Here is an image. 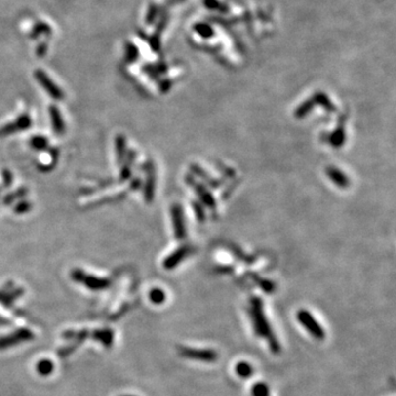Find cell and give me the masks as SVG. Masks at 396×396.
I'll use <instances>...</instances> for the list:
<instances>
[{"label":"cell","instance_id":"obj_1","mask_svg":"<svg viewBox=\"0 0 396 396\" xmlns=\"http://www.w3.org/2000/svg\"><path fill=\"white\" fill-rule=\"evenodd\" d=\"M250 314L253 321V328L255 334L259 337L265 338V339L268 340L270 349H271L273 354L275 355L279 354V352H281V346H279L278 340L277 339V337H275L267 317H265V314L263 311V304L259 297H253L251 299Z\"/></svg>","mask_w":396,"mask_h":396},{"label":"cell","instance_id":"obj_2","mask_svg":"<svg viewBox=\"0 0 396 396\" xmlns=\"http://www.w3.org/2000/svg\"><path fill=\"white\" fill-rule=\"evenodd\" d=\"M71 277L76 283H80L85 285L87 288L91 289V291H104V289L108 288L112 285V281L108 278H103L95 277V275H90L85 273L83 270L75 269L71 273Z\"/></svg>","mask_w":396,"mask_h":396},{"label":"cell","instance_id":"obj_3","mask_svg":"<svg viewBox=\"0 0 396 396\" xmlns=\"http://www.w3.org/2000/svg\"><path fill=\"white\" fill-rule=\"evenodd\" d=\"M296 317L297 320L302 323L303 327L305 328L307 331H310V334L315 338V339L317 340L325 339L326 337L325 330L322 329L320 323L315 319V317H314L310 312L306 310L298 311L296 314Z\"/></svg>","mask_w":396,"mask_h":396},{"label":"cell","instance_id":"obj_4","mask_svg":"<svg viewBox=\"0 0 396 396\" xmlns=\"http://www.w3.org/2000/svg\"><path fill=\"white\" fill-rule=\"evenodd\" d=\"M180 355L186 359L198 360L202 362H215L218 359V354L212 349H197V348L180 347Z\"/></svg>","mask_w":396,"mask_h":396},{"label":"cell","instance_id":"obj_5","mask_svg":"<svg viewBox=\"0 0 396 396\" xmlns=\"http://www.w3.org/2000/svg\"><path fill=\"white\" fill-rule=\"evenodd\" d=\"M35 77L38 80V83L43 87V89L50 95L51 98L54 100H62L64 98L63 90L42 70H37L35 72Z\"/></svg>","mask_w":396,"mask_h":396},{"label":"cell","instance_id":"obj_6","mask_svg":"<svg viewBox=\"0 0 396 396\" xmlns=\"http://www.w3.org/2000/svg\"><path fill=\"white\" fill-rule=\"evenodd\" d=\"M32 125V119L28 114H22L20 117L0 128V138L8 137L11 134L25 131Z\"/></svg>","mask_w":396,"mask_h":396},{"label":"cell","instance_id":"obj_7","mask_svg":"<svg viewBox=\"0 0 396 396\" xmlns=\"http://www.w3.org/2000/svg\"><path fill=\"white\" fill-rule=\"evenodd\" d=\"M33 339V334L28 329H20L12 335L6 337H0V349H7L12 346L19 345L20 342Z\"/></svg>","mask_w":396,"mask_h":396},{"label":"cell","instance_id":"obj_8","mask_svg":"<svg viewBox=\"0 0 396 396\" xmlns=\"http://www.w3.org/2000/svg\"><path fill=\"white\" fill-rule=\"evenodd\" d=\"M172 216V224L174 228V234L177 240H183L186 236L184 216H183V210L180 205H174L171 209Z\"/></svg>","mask_w":396,"mask_h":396},{"label":"cell","instance_id":"obj_9","mask_svg":"<svg viewBox=\"0 0 396 396\" xmlns=\"http://www.w3.org/2000/svg\"><path fill=\"white\" fill-rule=\"evenodd\" d=\"M49 115L51 119V124L52 129L54 130L55 134L57 136H63L65 133L66 125L64 122V119H63V116L60 112V109L56 107L55 105H51L49 108Z\"/></svg>","mask_w":396,"mask_h":396},{"label":"cell","instance_id":"obj_10","mask_svg":"<svg viewBox=\"0 0 396 396\" xmlns=\"http://www.w3.org/2000/svg\"><path fill=\"white\" fill-rule=\"evenodd\" d=\"M156 193V173H154L153 164L150 163L147 166V178L144 184V199L150 204L154 198Z\"/></svg>","mask_w":396,"mask_h":396},{"label":"cell","instance_id":"obj_11","mask_svg":"<svg viewBox=\"0 0 396 396\" xmlns=\"http://www.w3.org/2000/svg\"><path fill=\"white\" fill-rule=\"evenodd\" d=\"M188 252H190L188 247H182L180 249H177L176 251H174L173 253H171L165 260H164L163 268L165 270H172L174 268H176L177 265L186 258Z\"/></svg>","mask_w":396,"mask_h":396},{"label":"cell","instance_id":"obj_12","mask_svg":"<svg viewBox=\"0 0 396 396\" xmlns=\"http://www.w3.org/2000/svg\"><path fill=\"white\" fill-rule=\"evenodd\" d=\"M134 160H136V152L132 151V150H129L123 163L121 164V170L119 173L120 182H125L131 177V166L134 163Z\"/></svg>","mask_w":396,"mask_h":396},{"label":"cell","instance_id":"obj_13","mask_svg":"<svg viewBox=\"0 0 396 396\" xmlns=\"http://www.w3.org/2000/svg\"><path fill=\"white\" fill-rule=\"evenodd\" d=\"M327 174H328V177H329L337 186H339L341 188H347L350 185V181H349V178L347 177L346 174L342 173L340 170H338V168H336V167H332V166L328 167Z\"/></svg>","mask_w":396,"mask_h":396},{"label":"cell","instance_id":"obj_14","mask_svg":"<svg viewBox=\"0 0 396 396\" xmlns=\"http://www.w3.org/2000/svg\"><path fill=\"white\" fill-rule=\"evenodd\" d=\"M115 149H116V158H117L118 165H121L123 163L125 156H127V141L122 134H118L115 139Z\"/></svg>","mask_w":396,"mask_h":396},{"label":"cell","instance_id":"obj_15","mask_svg":"<svg viewBox=\"0 0 396 396\" xmlns=\"http://www.w3.org/2000/svg\"><path fill=\"white\" fill-rule=\"evenodd\" d=\"M27 194H28V188L26 187L18 188V190L9 193V194L3 197V204L6 206L16 204L17 201L23 199V198L27 196Z\"/></svg>","mask_w":396,"mask_h":396},{"label":"cell","instance_id":"obj_16","mask_svg":"<svg viewBox=\"0 0 396 396\" xmlns=\"http://www.w3.org/2000/svg\"><path fill=\"white\" fill-rule=\"evenodd\" d=\"M91 337H94L96 340H99L101 344H103L105 347L109 348L112 346L113 341H114V334L113 331L110 329H104V330H98V331H95L94 335H90Z\"/></svg>","mask_w":396,"mask_h":396},{"label":"cell","instance_id":"obj_17","mask_svg":"<svg viewBox=\"0 0 396 396\" xmlns=\"http://www.w3.org/2000/svg\"><path fill=\"white\" fill-rule=\"evenodd\" d=\"M194 187H195V190H196V192L198 193V195H199V197L201 198L202 199V201H204V204L206 205V206H208L209 208H214V207L216 206V201H215V198L212 197L210 194H209V192H207L204 187H202L201 185H199V184H197V183H194Z\"/></svg>","mask_w":396,"mask_h":396},{"label":"cell","instance_id":"obj_18","mask_svg":"<svg viewBox=\"0 0 396 396\" xmlns=\"http://www.w3.org/2000/svg\"><path fill=\"white\" fill-rule=\"evenodd\" d=\"M30 146L37 151H43L49 148V139L43 136H33L30 139Z\"/></svg>","mask_w":396,"mask_h":396},{"label":"cell","instance_id":"obj_19","mask_svg":"<svg viewBox=\"0 0 396 396\" xmlns=\"http://www.w3.org/2000/svg\"><path fill=\"white\" fill-rule=\"evenodd\" d=\"M236 373L241 376V378L247 379L253 374V368L248 362H239L236 365Z\"/></svg>","mask_w":396,"mask_h":396},{"label":"cell","instance_id":"obj_20","mask_svg":"<svg viewBox=\"0 0 396 396\" xmlns=\"http://www.w3.org/2000/svg\"><path fill=\"white\" fill-rule=\"evenodd\" d=\"M149 298H150V301H151L153 304L160 305V304H163L164 302H165L166 294L164 293L163 289L154 287V288L151 289V291H150Z\"/></svg>","mask_w":396,"mask_h":396},{"label":"cell","instance_id":"obj_21","mask_svg":"<svg viewBox=\"0 0 396 396\" xmlns=\"http://www.w3.org/2000/svg\"><path fill=\"white\" fill-rule=\"evenodd\" d=\"M37 369H38L39 373H40L41 375H49L53 372V369H54V364H53L52 362L47 359L41 360L38 363Z\"/></svg>","mask_w":396,"mask_h":396},{"label":"cell","instance_id":"obj_22","mask_svg":"<svg viewBox=\"0 0 396 396\" xmlns=\"http://www.w3.org/2000/svg\"><path fill=\"white\" fill-rule=\"evenodd\" d=\"M31 208H32V204L30 201L21 199L16 202V206H14L13 211H14V214L22 215V214H27V212L30 211Z\"/></svg>","mask_w":396,"mask_h":396},{"label":"cell","instance_id":"obj_23","mask_svg":"<svg viewBox=\"0 0 396 396\" xmlns=\"http://www.w3.org/2000/svg\"><path fill=\"white\" fill-rule=\"evenodd\" d=\"M23 294V288H18V289H14V291L10 292V293H7L6 296H3L2 299V303L4 306H10L12 305V303L16 301L18 297H20Z\"/></svg>","mask_w":396,"mask_h":396},{"label":"cell","instance_id":"obj_24","mask_svg":"<svg viewBox=\"0 0 396 396\" xmlns=\"http://www.w3.org/2000/svg\"><path fill=\"white\" fill-rule=\"evenodd\" d=\"M251 392H252V396H270L269 386L262 382L254 384Z\"/></svg>","mask_w":396,"mask_h":396},{"label":"cell","instance_id":"obj_25","mask_svg":"<svg viewBox=\"0 0 396 396\" xmlns=\"http://www.w3.org/2000/svg\"><path fill=\"white\" fill-rule=\"evenodd\" d=\"M313 106H314V104H313V101H308V100H306L305 103H303L301 106H299V107L296 109V112H295V116H296V118H304L305 117V116H307V114L311 112V110L313 109Z\"/></svg>","mask_w":396,"mask_h":396},{"label":"cell","instance_id":"obj_26","mask_svg":"<svg viewBox=\"0 0 396 396\" xmlns=\"http://www.w3.org/2000/svg\"><path fill=\"white\" fill-rule=\"evenodd\" d=\"M316 97H317L316 101H318V103H319L323 108L327 109L328 112H335L336 107L330 103V100L327 98V96L322 95V94H319V95H317Z\"/></svg>","mask_w":396,"mask_h":396},{"label":"cell","instance_id":"obj_27","mask_svg":"<svg viewBox=\"0 0 396 396\" xmlns=\"http://www.w3.org/2000/svg\"><path fill=\"white\" fill-rule=\"evenodd\" d=\"M344 142H345V131L341 128H339L334 133V136H332L331 143L332 146L335 147H340Z\"/></svg>","mask_w":396,"mask_h":396},{"label":"cell","instance_id":"obj_28","mask_svg":"<svg viewBox=\"0 0 396 396\" xmlns=\"http://www.w3.org/2000/svg\"><path fill=\"white\" fill-rule=\"evenodd\" d=\"M12 180H13V177H12L11 172L7 170V168L2 170V185H3V187L10 186L12 183Z\"/></svg>","mask_w":396,"mask_h":396},{"label":"cell","instance_id":"obj_29","mask_svg":"<svg viewBox=\"0 0 396 396\" xmlns=\"http://www.w3.org/2000/svg\"><path fill=\"white\" fill-rule=\"evenodd\" d=\"M128 396H130V395H128Z\"/></svg>","mask_w":396,"mask_h":396}]
</instances>
